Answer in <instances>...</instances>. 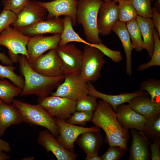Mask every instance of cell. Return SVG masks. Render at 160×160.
I'll use <instances>...</instances> for the list:
<instances>
[{"mask_svg": "<svg viewBox=\"0 0 160 160\" xmlns=\"http://www.w3.org/2000/svg\"><path fill=\"white\" fill-rule=\"evenodd\" d=\"M91 121L95 126L105 132V141L109 146H118L126 151L127 149L129 130L120 125L110 104L102 100L98 101Z\"/></svg>", "mask_w": 160, "mask_h": 160, "instance_id": "6da1fadb", "label": "cell"}, {"mask_svg": "<svg viewBox=\"0 0 160 160\" xmlns=\"http://www.w3.org/2000/svg\"><path fill=\"white\" fill-rule=\"evenodd\" d=\"M18 62L20 72L24 78V85L20 95L21 96L35 95L39 98L47 97L64 80V75L49 77L35 71L31 67L28 60L24 55H19Z\"/></svg>", "mask_w": 160, "mask_h": 160, "instance_id": "7a4b0ae2", "label": "cell"}, {"mask_svg": "<svg viewBox=\"0 0 160 160\" xmlns=\"http://www.w3.org/2000/svg\"><path fill=\"white\" fill-rule=\"evenodd\" d=\"M103 0H78L77 23L82 26L87 41L91 44L103 42L99 36L97 21L100 8Z\"/></svg>", "mask_w": 160, "mask_h": 160, "instance_id": "3957f363", "label": "cell"}, {"mask_svg": "<svg viewBox=\"0 0 160 160\" xmlns=\"http://www.w3.org/2000/svg\"><path fill=\"white\" fill-rule=\"evenodd\" d=\"M12 104L19 111L23 122L44 127L55 137L59 135L55 118L40 104L32 105L14 99Z\"/></svg>", "mask_w": 160, "mask_h": 160, "instance_id": "277c9868", "label": "cell"}, {"mask_svg": "<svg viewBox=\"0 0 160 160\" xmlns=\"http://www.w3.org/2000/svg\"><path fill=\"white\" fill-rule=\"evenodd\" d=\"M105 56L97 48L84 44L81 75L86 82H94L101 77V71L105 63Z\"/></svg>", "mask_w": 160, "mask_h": 160, "instance_id": "5b68a950", "label": "cell"}, {"mask_svg": "<svg viewBox=\"0 0 160 160\" xmlns=\"http://www.w3.org/2000/svg\"><path fill=\"white\" fill-rule=\"evenodd\" d=\"M29 38L9 26L0 33V45L8 49L10 58L16 63L18 62L19 55H24L29 59L27 45Z\"/></svg>", "mask_w": 160, "mask_h": 160, "instance_id": "8992f818", "label": "cell"}, {"mask_svg": "<svg viewBox=\"0 0 160 160\" xmlns=\"http://www.w3.org/2000/svg\"><path fill=\"white\" fill-rule=\"evenodd\" d=\"M63 82L52 95L66 97L77 101L89 95V87L80 74L65 75Z\"/></svg>", "mask_w": 160, "mask_h": 160, "instance_id": "52a82bcc", "label": "cell"}, {"mask_svg": "<svg viewBox=\"0 0 160 160\" xmlns=\"http://www.w3.org/2000/svg\"><path fill=\"white\" fill-rule=\"evenodd\" d=\"M38 102L54 118L65 121L76 111V101L66 97L51 95L39 98Z\"/></svg>", "mask_w": 160, "mask_h": 160, "instance_id": "ba28073f", "label": "cell"}, {"mask_svg": "<svg viewBox=\"0 0 160 160\" xmlns=\"http://www.w3.org/2000/svg\"><path fill=\"white\" fill-rule=\"evenodd\" d=\"M56 50L62 62V70L64 75L81 74L83 51L69 43L64 45H58Z\"/></svg>", "mask_w": 160, "mask_h": 160, "instance_id": "9c48e42d", "label": "cell"}, {"mask_svg": "<svg viewBox=\"0 0 160 160\" xmlns=\"http://www.w3.org/2000/svg\"><path fill=\"white\" fill-rule=\"evenodd\" d=\"M55 119L59 132L56 139L62 146L71 152H74V143L81 134L90 131L100 132L96 126L86 127L70 124L57 118Z\"/></svg>", "mask_w": 160, "mask_h": 160, "instance_id": "30bf717a", "label": "cell"}, {"mask_svg": "<svg viewBox=\"0 0 160 160\" xmlns=\"http://www.w3.org/2000/svg\"><path fill=\"white\" fill-rule=\"evenodd\" d=\"M47 14V10L38 1L31 0L17 14L16 21L12 25L20 30L46 20Z\"/></svg>", "mask_w": 160, "mask_h": 160, "instance_id": "8fae6325", "label": "cell"}, {"mask_svg": "<svg viewBox=\"0 0 160 160\" xmlns=\"http://www.w3.org/2000/svg\"><path fill=\"white\" fill-rule=\"evenodd\" d=\"M30 63L35 71L44 76L56 77L64 75L62 70V62L56 49L49 50Z\"/></svg>", "mask_w": 160, "mask_h": 160, "instance_id": "7c38bea8", "label": "cell"}, {"mask_svg": "<svg viewBox=\"0 0 160 160\" xmlns=\"http://www.w3.org/2000/svg\"><path fill=\"white\" fill-rule=\"evenodd\" d=\"M60 34L46 36L39 35L29 38L27 50L30 62L36 60L47 51L56 49L60 40Z\"/></svg>", "mask_w": 160, "mask_h": 160, "instance_id": "4fadbf2b", "label": "cell"}, {"mask_svg": "<svg viewBox=\"0 0 160 160\" xmlns=\"http://www.w3.org/2000/svg\"><path fill=\"white\" fill-rule=\"evenodd\" d=\"M78 0H52L48 2L38 1L47 11L46 19L64 15L70 17L73 26L77 25L76 12Z\"/></svg>", "mask_w": 160, "mask_h": 160, "instance_id": "5bb4252c", "label": "cell"}, {"mask_svg": "<svg viewBox=\"0 0 160 160\" xmlns=\"http://www.w3.org/2000/svg\"><path fill=\"white\" fill-rule=\"evenodd\" d=\"M97 25L99 34L108 36L112 28L119 20V8L116 3L110 1H103L98 12Z\"/></svg>", "mask_w": 160, "mask_h": 160, "instance_id": "9a60e30c", "label": "cell"}, {"mask_svg": "<svg viewBox=\"0 0 160 160\" xmlns=\"http://www.w3.org/2000/svg\"><path fill=\"white\" fill-rule=\"evenodd\" d=\"M115 112L117 120L122 128L127 130L133 129L143 131L147 119L133 110L128 104L118 106Z\"/></svg>", "mask_w": 160, "mask_h": 160, "instance_id": "2e32d148", "label": "cell"}, {"mask_svg": "<svg viewBox=\"0 0 160 160\" xmlns=\"http://www.w3.org/2000/svg\"><path fill=\"white\" fill-rule=\"evenodd\" d=\"M37 142L47 152H51L58 160H75L78 156L77 153L71 152L62 146L47 130L39 132Z\"/></svg>", "mask_w": 160, "mask_h": 160, "instance_id": "e0dca14e", "label": "cell"}, {"mask_svg": "<svg viewBox=\"0 0 160 160\" xmlns=\"http://www.w3.org/2000/svg\"><path fill=\"white\" fill-rule=\"evenodd\" d=\"M102 141L100 132L90 131L81 134L76 142L86 153V160H102L98 153Z\"/></svg>", "mask_w": 160, "mask_h": 160, "instance_id": "ac0fdd59", "label": "cell"}, {"mask_svg": "<svg viewBox=\"0 0 160 160\" xmlns=\"http://www.w3.org/2000/svg\"><path fill=\"white\" fill-rule=\"evenodd\" d=\"M63 20L60 17L46 19L18 30L29 37L47 33L61 34L63 29Z\"/></svg>", "mask_w": 160, "mask_h": 160, "instance_id": "d6986e66", "label": "cell"}, {"mask_svg": "<svg viewBox=\"0 0 160 160\" xmlns=\"http://www.w3.org/2000/svg\"><path fill=\"white\" fill-rule=\"evenodd\" d=\"M89 87V95L95 96L110 104L115 112L117 107L128 103L132 98L139 95H149L147 92L140 89L131 92L124 93L119 95H113L101 93L95 89L92 83L87 82Z\"/></svg>", "mask_w": 160, "mask_h": 160, "instance_id": "ffe728a7", "label": "cell"}, {"mask_svg": "<svg viewBox=\"0 0 160 160\" xmlns=\"http://www.w3.org/2000/svg\"><path fill=\"white\" fill-rule=\"evenodd\" d=\"M132 136L129 150V160H148L151 158L148 151V140L140 132L130 129Z\"/></svg>", "mask_w": 160, "mask_h": 160, "instance_id": "44dd1931", "label": "cell"}, {"mask_svg": "<svg viewBox=\"0 0 160 160\" xmlns=\"http://www.w3.org/2000/svg\"><path fill=\"white\" fill-rule=\"evenodd\" d=\"M23 122L18 109L13 104H7L0 99V137L4 135L10 126L19 125Z\"/></svg>", "mask_w": 160, "mask_h": 160, "instance_id": "7402d4cb", "label": "cell"}, {"mask_svg": "<svg viewBox=\"0 0 160 160\" xmlns=\"http://www.w3.org/2000/svg\"><path fill=\"white\" fill-rule=\"evenodd\" d=\"M128 104L133 110L146 119L160 113V103L153 102L149 95L136 96L130 100Z\"/></svg>", "mask_w": 160, "mask_h": 160, "instance_id": "603a6c76", "label": "cell"}, {"mask_svg": "<svg viewBox=\"0 0 160 160\" xmlns=\"http://www.w3.org/2000/svg\"><path fill=\"white\" fill-rule=\"evenodd\" d=\"M112 31L118 36L121 42L126 58V72L131 77L132 73L131 53L134 49L126 24L118 20L113 25Z\"/></svg>", "mask_w": 160, "mask_h": 160, "instance_id": "cb8c5ba5", "label": "cell"}, {"mask_svg": "<svg viewBox=\"0 0 160 160\" xmlns=\"http://www.w3.org/2000/svg\"><path fill=\"white\" fill-rule=\"evenodd\" d=\"M136 20L138 23L143 40V47L147 51L151 57L154 49L153 36L155 26L152 18H145L138 16Z\"/></svg>", "mask_w": 160, "mask_h": 160, "instance_id": "d4e9b609", "label": "cell"}, {"mask_svg": "<svg viewBox=\"0 0 160 160\" xmlns=\"http://www.w3.org/2000/svg\"><path fill=\"white\" fill-rule=\"evenodd\" d=\"M64 27L60 34L59 45H64L71 42H76L90 45V44L82 39L74 30L71 18L65 16L63 20Z\"/></svg>", "mask_w": 160, "mask_h": 160, "instance_id": "484cf974", "label": "cell"}, {"mask_svg": "<svg viewBox=\"0 0 160 160\" xmlns=\"http://www.w3.org/2000/svg\"><path fill=\"white\" fill-rule=\"evenodd\" d=\"M141 132L152 143L159 139L160 113L147 119L143 130Z\"/></svg>", "mask_w": 160, "mask_h": 160, "instance_id": "4316f807", "label": "cell"}, {"mask_svg": "<svg viewBox=\"0 0 160 160\" xmlns=\"http://www.w3.org/2000/svg\"><path fill=\"white\" fill-rule=\"evenodd\" d=\"M22 89L8 80H0V99L8 104L15 97L20 95Z\"/></svg>", "mask_w": 160, "mask_h": 160, "instance_id": "83f0119b", "label": "cell"}, {"mask_svg": "<svg viewBox=\"0 0 160 160\" xmlns=\"http://www.w3.org/2000/svg\"><path fill=\"white\" fill-rule=\"evenodd\" d=\"M134 49L141 52L143 49V40L138 23L136 19L126 23Z\"/></svg>", "mask_w": 160, "mask_h": 160, "instance_id": "f1b7e54d", "label": "cell"}, {"mask_svg": "<svg viewBox=\"0 0 160 160\" xmlns=\"http://www.w3.org/2000/svg\"><path fill=\"white\" fill-rule=\"evenodd\" d=\"M119 20L125 23L136 19L137 12L129 0H124L118 2Z\"/></svg>", "mask_w": 160, "mask_h": 160, "instance_id": "f546056e", "label": "cell"}, {"mask_svg": "<svg viewBox=\"0 0 160 160\" xmlns=\"http://www.w3.org/2000/svg\"><path fill=\"white\" fill-rule=\"evenodd\" d=\"M140 88L141 90L147 91L153 102L160 103V80L148 79L140 83Z\"/></svg>", "mask_w": 160, "mask_h": 160, "instance_id": "4dcf8cb0", "label": "cell"}, {"mask_svg": "<svg viewBox=\"0 0 160 160\" xmlns=\"http://www.w3.org/2000/svg\"><path fill=\"white\" fill-rule=\"evenodd\" d=\"M153 36L154 49L151 59L148 62L139 65L137 68L139 71H144L152 66H160V37L155 28L153 31Z\"/></svg>", "mask_w": 160, "mask_h": 160, "instance_id": "1f68e13d", "label": "cell"}, {"mask_svg": "<svg viewBox=\"0 0 160 160\" xmlns=\"http://www.w3.org/2000/svg\"><path fill=\"white\" fill-rule=\"evenodd\" d=\"M15 68L13 65L4 66L0 65V78H7L13 84L22 89L24 85V80L21 76L15 73Z\"/></svg>", "mask_w": 160, "mask_h": 160, "instance_id": "d6a6232c", "label": "cell"}, {"mask_svg": "<svg viewBox=\"0 0 160 160\" xmlns=\"http://www.w3.org/2000/svg\"><path fill=\"white\" fill-rule=\"evenodd\" d=\"M135 9L138 16L151 18L153 15L152 3L155 0H129Z\"/></svg>", "mask_w": 160, "mask_h": 160, "instance_id": "836d02e7", "label": "cell"}, {"mask_svg": "<svg viewBox=\"0 0 160 160\" xmlns=\"http://www.w3.org/2000/svg\"><path fill=\"white\" fill-rule=\"evenodd\" d=\"M93 114V112L76 111L65 121L73 125L79 124L85 126L87 122L92 121Z\"/></svg>", "mask_w": 160, "mask_h": 160, "instance_id": "e575fe53", "label": "cell"}, {"mask_svg": "<svg viewBox=\"0 0 160 160\" xmlns=\"http://www.w3.org/2000/svg\"><path fill=\"white\" fill-rule=\"evenodd\" d=\"M98 98L95 96L88 95L85 97L77 101L76 111L94 112L97 105Z\"/></svg>", "mask_w": 160, "mask_h": 160, "instance_id": "d590c367", "label": "cell"}, {"mask_svg": "<svg viewBox=\"0 0 160 160\" xmlns=\"http://www.w3.org/2000/svg\"><path fill=\"white\" fill-rule=\"evenodd\" d=\"M17 15L13 11L3 9L0 13V33L16 21Z\"/></svg>", "mask_w": 160, "mask_h": 160, "instance_id": "8d00e7d4", "label": "cell"}, {"mask_svg": "<svg viewBox=\"0 0 160 160\" xmlns=\"http://www.w3.org/2000/svg\"><path fill=\"white\" fill-rule=\"evenodd\" d=\"M90 45L100 50L105 55L109 57L115 63H119L123 59L120 51L111 49L106 47L103 43L99 44H90Z\"/></svg>", "mask_w": 160, "mask_h": 160, "instance_id": "74e56055", "label": "cell"}, {"mask_svg": "<svg viewBox=\"0 0 160 160\" xmlns=\"http://www.w3.org/2000/svg\"><path fill=\"white\" fill-rule=\"evenodd\" d=\"M31 0H2L4 9L17 14Z\"/></svg>", "mask_w": 160, "mask_h": 160, "instance_id": "f35d334b", "label": "cell"}, {"mask_svg": "<svg viewBox=\"0 0 160 160\" xmlns=\"http://www.w3.org/2000/svg\"><path fill=\"white\" fill-rule=\"evenodd\" d=\"M126 150L118 146H111L107 151L100 157L102 160H117L124 154Z\"/></svg>", "mask_w": 160, "mask_h": 160, "instance_id": "ab89813d", "label": "cell"}, {"mask_svg": "<svg viewBox=\"0 0 160 160\" xmlns=\"http://www.w3.org/2000/svg\"><path fill=\"white\" fill-rule=\"evenodd\" d=\"M150 144V150L151 152V158L152 160H160V152L159 150V139H158L152 143Z\"/></svg>", "mask_w": 160, "mask_h": 160, "instance_id": "60d3db41", "label": "cell"}, {"mask_svg": "<svg viewBox=\"0 0 160 160\" xmlns=\"http://www.w3.org/2000/svg\"><path fill=\"white\" fill-rule=\"evenodd\" d=\"M153 15L151 18L155 26L160 37V14L156 9L153 7L152 8Z\"/></svg>", "mask_w": 160, "mask_h": 160, "instance_id": "b9f144b4", "label": "cell"}, {"mask_svg": "<svg viewBox=\"0 0 160 160\" xmlns=\"http://www.w3.org/2000/svg\"><path fill=\"white\" fill-rule=\"evenodd\" d=\"M0 60L3 64L6 65H13V63L8 57L4 52H0Z\"/></svg>", "mask_w": 160, "mask_h": 160, "instance_id": "7bdbcfd3", "label": "cell"}, {"mask_svg": "<svg viewBox=\"0 0 160 160\" xmlns=\"http://www.w3.org/2000/svg\"><path fill=\"white\" fill-rule=\"evenodd\" d=\"M11 150L9 143L0 138V151L9 152Z\"/></svg>", "mask_w": 160, "mask_h": 160, "instance_id": "ee69618b", "label": "cell"}, {"mask_svg": "<svg viewBox=\"0 0 160 160\" xmlns=\"http://www.w3.org/2000/svg\"><path fill=\"white\" fill-rule=\"evenodd\" d=\"M0 151V160H6L9 159L10 156L7 153Z\"/></svg>", "mask_w": 160, "mask_h": 160, "instance_id": "f6af8a7d", "label": "cell"}, {"mask_svg": "<svg viewBox=\"0 0 160 160\" xmlns=\"http://www.w3.org/2000/svg\"><path fill=\"white\" fill-rule=\"evenodd\" d=\"M153 5L155 6V7L156 9L158 12L160 13V0H156L155 1Z\"/></svg>", "mask_w": 160, "mask_h": 160, "instance_id": "bcb514c9", "label": "cell"}, {"mask_svg": "<svg viewBox=\"0 0 160 160\" xmlns=\"http://www.w3.org/2000/svg\"><path fill=\"white\" fill-rule=\"evenodd\" d=\"M34 159V158L32 157H26L23 159V160H32Z\"/></svg>", "mask_w": 160, "mask_h": 160, "instance_id": "7dc6e473", "label": "cell"}, {"mask_svg": "<svg viewBox=\"0 0 160 160\" xmlns=\"http://www.w3.org/2000/svg\"><path fill=\"white\" fill-rule=\"evenodd\" d=\"M111 1L114 2L116 3L119 2L124 0H111Z\"/></svg>", "mask_w": 160, "mask_h": 160, "instance_id": "c3c4849f", "label": "cell"}, {"mask_svg": "<svg viewBox=\"0 0 160 160\" xmlns=\"http://www.w3.org/2000/svg\"><path fill=\"white\" fill-rule=\"evenodd\" d=\"M104 1H111V0H103Z\"/></svg>", "mask_w": 160, "mask_h": 160, "instance_id": "681fc988", "label": "cell"}]
</instances>
